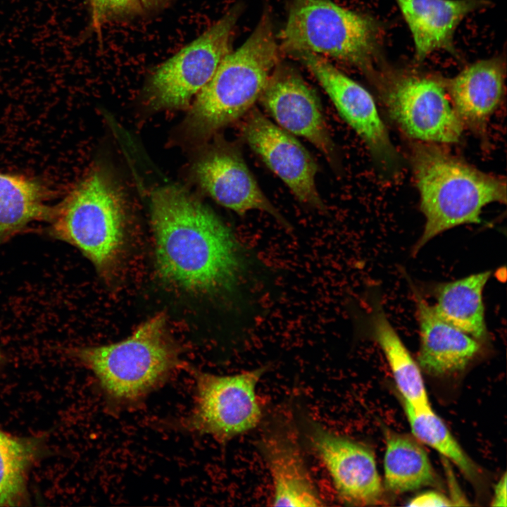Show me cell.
I'll list each match as a JSON object with an SVG mask.
<instances>
[{
    "instance_id": "cell-28",
    "label": "cell",
    "mask_w": 507,
    "mask_h": 507,
    "mask_svg": "<svg viewBox=\"0 0 507 507\" xmlns=\"http://www.w3.org/2000/svg\"><path fill=\"white\" fill-rule=\"evenodd\" d=\"M142 6L151 9L162 5L166 0H140Z\"/></svg>"
},
{
    "instance_id": "cell-8",
    "label": "cell",
    "mask_w": 507,
    "mask_h": 507,
    "mask_svg": "<svg viewBox=\"0 0 507 507\" xmlns=\"http://www.w3.org/2000/svg\"><path fill=\"white\" fill-rule=\"evenodd\" d=\"M242 5L232 7L205 32L160 65L149 81L147 93L154 107L187 104L209 82L230 51Z\"/></svg>"
},
{
    "instance_id": "cell-15",
    "label": "cell",
    "mask_w": 507,
    "mask_h": 507,
    "mask_svg": "<svg viewBox=\"0 0 507 507\" xmlns=\"http://www.w3.org/2000/svg\"><path fill=\"white\" fill-rule=\"evenodd\" d=\"M411 31L415 57L423 61L432 52H453V39L468 14L487 6L484 0H395Z\"/></svg>"
},
{
    "instance_id": "cell-1",
    "label": "cell",
    "mask_w": 507,
    "mask_h": 507,
    "mask_svg": "<svg viewBox=\"0 0 507 507\" xmlns=\"http://www.w3.org/2000/svg\"><path fill=\"white\" fill-rule=\"evenodd\" d=\"M156 265L167 282L197 293L235 289L249 258L230 228L184 190L165 186L151 201Z\"/></svg>"
},
{
    "instance_id": "cell-21",
    "label": "cell",
    "mask_w": 507,
    "mask_h": 507,
    "mask_svg": "<svg viewBox=\"0 0 507 507\" xmlns=\"http://www.w3.org/2000/svg\"><path fill=\"white\" fill-rule=\"evenodd\" d=\"M46 192L37 181L0 172V240L23 231L30 223L49 220L53 208L45 204Z\"/></svg>"
},
{
    "instance_id": "cell-2",
    "label": "cell",
    "mask_w": 507,
    "mask_h": 507,
    "mask_svg": "<svg viewBox=\"0 0 507 507\" xmlns=\"http://www.w3.org/2000/svg\"><path fill=\"white\" fill-rule=\"evenodd\" d=\"M411 161L425 218L414 254L449 229L480 223L481 211L487 205L506 201L505 180L474 168L434 143L415 144Z\"/></svg>"
},
{
    "instance_id": "cell-22",
    "label": "cell",
    "mask_w": 507,
    "mask_h": 507,
    "mask_svg": "<svg viewBox=\"0 0 507 507\" xmlns=\"http://www.w3.org/2000/svg\"><path fill=\"white\" fill-rule=\"evenodd\" d=\"M385 487L395 493L433 484L434 472L425 449L408 436L390 433L384 458Z\"/></svg>"
},
{
    "instance_id": "cell-18",
    "label": "cell",
    "mask_w": 507,
    "mask_h": 507,
    "mask_svg": "<svg viewBox=\"0 0 507 507\" xmlns=\"http://www.w3.org/2000/svg\"><path fill=\"white\" fill-rule=\"evenodd\" d=\"M503 82V63L494 57L470 64L444 84L463 125L482 130L500 104Z\"/></svg>"
},
{
    "instance_id": "cell-11",
    "label": "cell",
    "mask_w": 507,
    "mask_h": 507,
    "mask_svg": "<svg viewBox=\"0 0 507 507\" xmlns=\"http://www.w3.org/2000/svg\"><path fill=\"white\" fill-rule=\"evenodd\" d=\"M259 99L279 127L306 139L332 166L337 165L336 146L320 100L295 70L277 65Z\"/></svg>"
},
{
    "instance_id": "cell-17",
    "label": "cell",
    "mask_w": 507,
    "mask_h": 507,
    "mask_svg": "<svg viewBox=\"0 0 507 507\" xmlns=\"http://www.w3.org/2000/svg\"><path fill=\"white\" fill-rule=\"evenodd\" d=\"M420 328V366L432 375L463 369L480 350L479 342L441 319L414 290Z\"/></svg>"
},
{
    "instance_id": "cell-10",
    "label": "cell",
    "mask_w": 507,
    "mask_h": 507,
    "mask_svg": "<svg viewBox=\"0 0 507 507\" xmlns=\"http://www.w3.org/2000/svg\"><path fill=\"white\" fill-rule=\"evenodd\" d=\"M317 78L339 115L365 142L372 156L387 169L399 157L372 95L324 57L311 53L296 55Z\"/></svg>"
},
{
    "instance_id": "cell-5",
    "label": "cell",
    "mask_w": 507,
    "mask_h": 507,
    "mask_svg": "<svg viewBox=\"0 0 507 507\" xmlns=\"http://www.w3.org/2000/svg\"><path fill=\"white\" fill-rule=\"evenodd\" d=\"M49 231L77 248L101 273L118 261L124 238V211L116 190L101 171L82 180L56 207Z\"/></svg>"
},
{
    "instance_id": "cell-16",
    "label": "cell",
    "mask_w": 507,
    "mask_h": 507,
    "mask_svg": "<svg viewBox=\"0 0 507 507\" xmlns=\"http://www.w3.org/2000/svg\"><path fill=\"white\" fill-rule=\"evenodd\" d=\"M261 449L273 481V506L323 505L300 448L289 431L272 430L263 438Z\"/></svg>"
},
{
    "instance_id": "cell-13",
    "label": "cell",
    "mask_w": 507,
    "mask_h": 507,
    "mask_svg": "<svg viewBox=\"0 0 507 507\" xmlns=\"http://www.w3.org/2000/svg\"><path fill=\"white\" fill-rule=\"evenodd\" d=\"M243 133L253 151L300 202L320 211L325 210L315 183L318 165L294 135L256 109L248 114Z\"/></svg>"
},
{
    "instance_id": "cell-4",
    "label": "cell",
    "mask_w": 507,
    "mask_h": 507,
    "mask_svg": "<svg viewBox=\"0 0 507 507\" xmlns=\"http://www.w3.org/2000/svg\"><path fill=\"white\" fill-rule=\"evenodd\" d=\"M166 327L165 315L159 313L126 339L79 348L75 355L109 397L120 402L135 401L161 383L177 363V350Z\"/></svg>"
},
{
    "instance_id": "cell-24",
    "label": "cell",
    "mask_w": 507,
    "mask_h": 507,
    "mask_svg": "<svg viewBox=\"0 0 507 507\" xmlns=\"http://www.w3.org/2000/svg\"><path fill=\"white\" fill-rule=\"evenodd\" d=\"M35 453L33 441L0 429V506H16L21 501Z\"/></svg>"
},
{
    "instance_id": "cell-29",
    "label": "cell",
    "mask_w": 507,
    "mask_h": 507,
    "mask_svg": "<svg viewBox=\"0 0 507 507\" xmlns=\"http://www.w3.org/2000/svg\"><path fill=\"white\" fill-rule=\"evenodd\" d=\"M2 358H3V357H2V354H1V351H0V362H1V360H2Z\"/></svg>"
},
{
    "instance_id": "cell-14",
    "label": "cell",
    "mask_w": 507,
    "mask_h": 507,
    "mask_svg": "<svg viewBox=\"0 0 507 507\" xmlns=\"http://www.w3.org/2000/svg\"><path fill=\"white\" fill-rule=\"evenodd\" d=\"M197 180L208 194L221 206L239 215L257 210L268 213L282 227L290 225L267 198L235 149L212 151L195 168Z\"/></svg>"
},
{
    "instance_id": "cell-19",
    "label": "cell",
    "mask_w": 507,
    "mask_h": 507,
    "mask_svg": "<svg viewBox=\"0 0 507 507\" xmlns=\"http://www.w3.org/2000/svg\"><path fill=\"white\" fill-rule=\"evenodd\" d=\"M490 276L491 272L485 271L438 284L432 306L434 313L478 342L484 341L488 333L482 292Z\"/></svg>"
},
{
    "instance_id": "cell-9",
    "label": "cell",
    "mask_w": 507,
    "mask_h": 507,
    "mask_svg": "<svg viewBox=\"0 0 507 507\" xmlns=\"http://www.w3.org/2000/svg\"><path fill=\"white\" fill-rule=\"evenodd\" d=\"M265 371L261 367L229 375L197 373L194 406L184 427L224 441L254 428L262 415L256 387Z\"/></svg>"
},
{
    "instance_id": "cell-25",
    "label": "cell",
    "mask_w": 507,
    "mask_h": 507,
    "mask_svg": "<svg viewBox=\"0 0 507 507\" xmlns=\"http://www.w3.org/2000/svg\"><path fill=\"white\" fill-rule=\"evenodd\" d=\"M93 26L99 28L108 20L127 17L140 13V0H89Z\"/></svg>"
},
{
    "instance_id": "cell-12",
    "label": "cell",
    "mask_w": 507,
    "mask_h": 507,
    "mask_svg": "<svg viewBox=\"0 0 507 507\" xmlns=\"http://www.w3.org/2000/svg\"><path fill=\"white\" fill-rule=\"evenodd\" d=\"M306 433L344 502L368 506L380 501L382 484L375 456L368 447L313 420H307Z\"/></svg>"
},
{
    "instance_id": "cell-6",
    "label": "cell",
    "mask_w": 507,
    "mask_h": 507,
    "mask_svg": "<svg viewBox=\"0 0 507 507\" xmlns=\"http://www.w3.org/2000/svg\"><path fill=\"white\" fill-rule=\"evenodd\" d=\"M379 34L373 18L330 0H292L280 36L283 48L295 56L302 53L325 56L370 74Z\"/></svg>"
},
{
    "instance_id": "cell-27",
    "label": "cell",
    "mask_w": 507,
    "mask_h": 507,
    "mask_svg": "<svg viewBox=\"0 0 507 507\" xmlns=\"http://www.w3.org/2000/svg\"><path fill=\"white\" fill-rule=\"evenodd\" d=\"M494 506H506V475L504 474L496 484L494 498Z\"/></svg>"
},
{
    "instance_id": "cell-23",
    "label": "cell",
    "mask_w": 507,
    "mask_h": 507,
    "mask_svg": "<svg viewBox=\"0 0 507 507\" xmlns=\"http://www.w3.org/2000/svg\"><path fill=\"white\" fill-rule=\"evenodd\" d=\"M403 406L411 431L416 439L449 459L468 478L474 480L477 477L478 472L475 463L431 406L415 408L403 402Z\"/></svg>"
},
{
    "instance_id": "cell-3",
    "label": "cell",
    "mask_w": 507,
    "mask_h": 507,
    "mask_svg": "<svg viewBox=\"0 0 507 507\" xmlns=\"http://www.w3.org/2000/svg\"><path fill=\"white\" fill-rule=\"evenodd\" d=\"M278 53L270 13L265 11L249 38L225 56L196 94L189 115L194 130L214 131L250 111L277 65Z\"/></svg>"
},
{
    "instance_id": "cell-20",
    "label": "cell",
    "mask_w": 507,
    "mask_h": 507,
    "mask_svg": "<svg viewBox=\"0 0 507 507\" xmlns=\"http://www.w3.org/2000/svg\"><path fill=\"white\" fill-rule=\"evenodd\" d=\"M369 327L387 358L403 402L415 408L430 406L418 365L377 301L370 315Z\"/></svg>"
},
{
    "instance_id": "cell-7",
    "label": "cell",
    "mask_w": 507,
    "mask_h": 507,
    "mask_svg": "<svg viewBox=\"0 0 507 507\" xmlns=\"http://www.w3.org/2000/svg\"><path fill=\"white\" fill-rule=\"evenodd\" d=\"M373 78L389 115L408 136L427 143L459 140L463 124L444 81L396 72L375 73Z\"/></svg>"
},
{
    "instance_id": "cell-26",
    "label": "cell",
    "mask_w": 507,
    "mask_h": 507,
    "mask_svg": "<svg viewBox=\"0 0 507 507\" xmlns=\"http://www.w3.org/2000/svg\"><path fill=\"white\" fill-rule=\"evenodd\" d=\"M451 501L444 495L436 492H427L418 494L409 501L408 506H450Z\"/></svg>"
}]
</instances>
